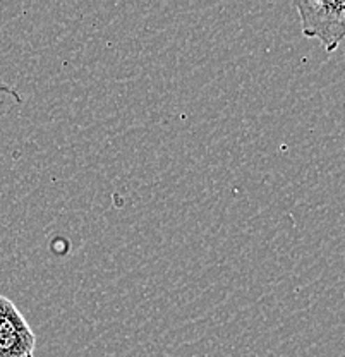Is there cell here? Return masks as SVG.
Masks as SVG:
<instances>
[{
	"instance_id": "3957f363",
	"label": "cell",
	"mask_w": 345,
	"mask_h": 357,
	"mask_svg": "<svg viewBox=\"0 0 345 357\" xmlns=\"http://www.w3.org/2000/svg\"><path fill=\"white\" fill-rule=\"evenodd\" d=\"M20 103H23V96L14 88L0 83V115L7 114L14 105H20Z\"/></svg>"
},
{
	"instance_id": "7a4b0ae2",
	"label": "cell",
	"mask_w": 345,
	"mask_h": 357,
	"mask_svg": "<svg viewBox=\"0 0 345 357\" xmlns=\"http://www.w3.org/2000/svg\"><path fill=\"white\" fill-rule=\"evenodd\" d=\"M36 335L23 312L0 294V357H35Z\"/></svg>"
},
{
	"instance_id": "6da1fadb",
	"label": "cell",
	"mask_w": 345,
	"mask_h": 357,
	"mask_svg": "<svg viewBox=\"0 0 345 357\" xmlns=\"http://www.w3.org/2000/svg\"><path fill=\"white\" fill-rule=\"evenodd\" d=\"M300 31L320 40L326 54H333L345 40V0H298Z\"/></svg>"
}]
</instances>
